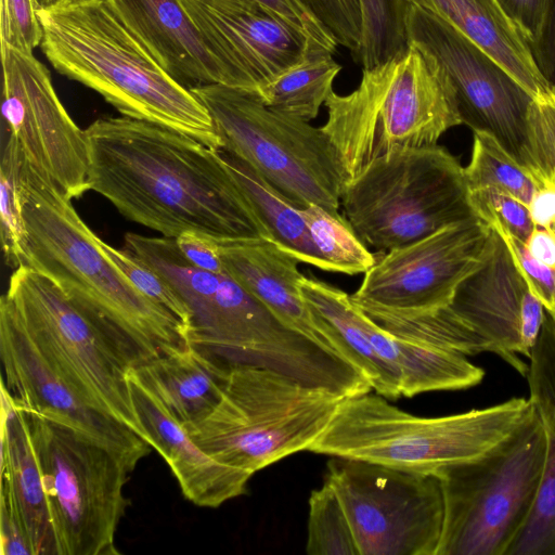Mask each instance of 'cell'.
Here are the masks:
<instances>
[{
    "instance_id": "1",
    "label": "cell",
    "mask_w": 555,
    "mask_h": 555,
    "mask_svg": "<svg viewBox=\"0 0 555 555\" xmlns=\"http://www.w3.org/2000/svg\"><path fill=\"white\" fill-rule=\"evenodd\" d=\"M86 130L89 190L125 218L176 238H271L218 150L151 121L126 116Z\"/></svg>"
},
{
    "instance_id": "2",
    "label": "cell",
    "mask_w": 555,
    "mask_h": 555,
    "mask_svg": "<svg viewBox=\"0 0 555 555\" xmlns=\"http://www.w3.org/2000/svg\"><path fill=\"white\" fill-rule=\"evenodd\" d=\"M125 247L182 299L191 317L190 343L228 366L268 369L339 396L359 386L360 373L343 357L287 327L227 272L188 262L175 238L127 233Z\"/></svg>"
},
{
    "instance_id": "3",
    "label": "cell",
    "mask_w": 555,
    "mask_h": 555,
    "mask_svg": "<svg viewBox=\"0 0 555 555\" xmlns=\"http://www.w3.org/2000/svg\"><path fill=\"white\" fill-rule=\"evenodd\" d=\"M22 203L27 266L131 348L142 363L190 343L181 323L143 296L72 204L26 163Z\"/></svg>"
},
{
    "instance_id": "4",
    "label": "cell",
    "mask_w": 555,
    "mask_h": 555,
    "mask_svg": "<svg viewBox=\"0 0 555 555\" xmlns=\"http://www.w3.org/2000/svg\"><path fill=\"white\" fill-rule=\"evenodd\" d=\"M37 15L43 29L40 48L57 73L98 92L122 116L220 150L207 108L158 65L106 0L38 10Z\"/></svg>"
},
{
    "instance_id": "5",
    "label": "cell",
    "mask_w": 555,
    "mask_h": 555,
    "mask_svg": "<svg viewBox=\"0 0 555 555\" xmlns=\"http://www.w3.org/2000/svg\"><path fill=\"white\" fill-rule=\"evenodd\" d=\"M533 413L530 398H512L489 408L423 417L369 391L344 398L308 451L435 474L485 455Z\"/></svg>"
},
{
    "instance_id": "6",
    "label": "cell",
    "mask_w": 555,
    "mask_h": 555,
    "mask_svg": "<svg viewBox=\"0 0 555 555\" xmlns=\"http://www.w3.org/2000/svg\"><path fill=\"white\" fill-rule=\"evenodd\" d=\"M321 126L348 181L392 151L437 144L462 125L454 90L444 73L416 48L385 64L363 69L357 89L333 91Z\"/></svg>"
},
{
    "instance_id": "7",
    "label": "cell",
    "mask_w": 555,
    "mask_h": 555,
    "mask_svg": "<svg viewBox=\"0 0 555 555\" xmlns=\"http://www.w3.org/2000/svg\"><path fill=\"white\" fill-rule=\"evenodd\" d=\"M343 399L268 369L232 366L217 406L184 428L212 459L254 475L308 451Z\"/></svg>"
},
{
    "instance_id": "8",
    "label": "cell",
    "mask_w": 555,
    "mask_h": 555,
    "mask_svg": "<svg viewBox=\"0 0 555 555\" xmlns=\"http://www.w3.org/2000/svg\"><path fill=\"white\" fill-rule=\"evenodd\" d=\"M546 456L534 410L485 455L436 472L444 501L437 555H505L533 508Z\"/></svg>"
},
{
    "instance_id": "9",
    "label": "cell",
    "mask_w": 555,
    "mask_h": 555,
    "mask_svg": "<svg viewBox=\"0 0 555 555\" xmlns=\"http://www.w3.org/2000/svg\"><path fill=\"white\" fill-rule=\"evenodd\" d=\"M340 204L358 236L379 254L477 217L464 167L438 144L377 157L346 183Z\"/></svg>"
},
{
    "instance_id": "10",
    "label": "cell",
    "mask_w": 555,
    "mask_h": 555,
    "mask_svg": "<svg viewBox=\"0 0 555 555\" xmlns=\"http://www.w3.org/2000/svg\"><path fill=\"white\" fill-rule=\"evenodd\" d=\"M190 90L207 108L220 150L243 159L296 206L339 214L348 178L322 127L271 109L255 91L221 83Z\"/></svg>"
},
{
    "instance_id": "11",
    "label": "cell",
    "mask_w": 555,
    "mask_h": 555,
    "mask_svg": "<svg viewBox=\"0 0 555 555\" xmlns=\"http://www.w3.org/2000/svg\"><path fill=\"white\" fill-rule=\"evenodd\" d=\"M5 294L29 336L66 382L94 409L147 442L128 380L130 370L142 363L140 357L51 279L27 266L14 269Z\"/></svg>"
},
{
    "instance_id": "12",
    "label": "cell",
    "mask_w": 555,
    "mask_h": 555,
    "mask_svg": "<svg viewBox=\"0 0 555 555\" xmlns=\"http://www.w3.org/2000/svg\"><path fill=\"white\" fill-rule=\"evenodd\" d=\"M42 470L57 555H116L130 505V470L109 450L46 415L25 411Z\"/></svg>"
},
{
    "instance_id": "13",
    "label": "cell",
    "mask_w": 555,
    "mask_h": 555,
    "mask_svg": "<svg viewBox=\"0 0 555 555\" xmlns=\"http://www.w3.org/2000/svg\"><path fill=\"white\" fill-rule=\"evenodd\" d=\"M332 457L324 481L345 508L359 555H437L444 501L436 474Z\"/></svg>"
},
{
    "instance_id": "14",
    "label": "cell",
    "mask_w": 555,
    "mask_h": 555,
    "mask_svg": "<svg viewBox=\"0 0 555 555\" xmlns=\"http://www.w3.org/2000/svg\"><path fill=\"white\" fill-rule=\"evenodd\" d=\"M409 46L433 60L450 81L462 124L485 131L521 164L528 111L535 99L498 61L441 16L405 5Z\"/></svg>"
},
{
    "instance_id": "15",
    "label": "cell",
    "mask_w": 555,
    "mask_h": 555,
    "mask_svg": "<svg viewBox=\"0 0 555 555\" xmlns=\"http://www.w3.org/2000/svg\"><path fill=\"white\" fill-rule=\"evenodd\" d=\"M2 128L28 166L69 199L89 191L86 130L72 119L33 52L1 43Z\"/></svg>"
},
{
    "instance_id": "16",
    "label": "cell",
    "mask_w": 555,
    "mask_h": 555,
    "mask_svg": "<svg viewBox=\"0 0 555 555\" xmlns=\"http://www.w3.org/2000/svg\"><path fill=\"white\" fill-rule=\"evenodd\" d=\"M490 231V225L474 217L380 253L351 300L401 313L447 307L460 283L481 262Z\"/></svg>"
},
{
    "instance_id": "17",
    "label": "cell",
    "mask_w": 555,
    "mask_h": 555,
    "mask_svg": "<svg viewBox=\"0 0 555 555\" xmlns=\"http://www.w3.org/2000/svg\"><path fill=\"white\" fill-rule=\"evenodd\" d=\"M491 228V227H490ZM465 337L472 356L492 352L527 376L545 321L544 307L530 292L501 235L491 228L481 262L457 286L444 307Z\"/></svg>"
},
{
    "instance_id": "18",
    "label": "cell",
    "mask_w": 555,
    "mask_h": 555,
    "mask_svg": "<svg viewBox=\"0 0 555 555\" xmlns=\"http://www.w3.org/2000/svg\"><path fill=\"white\" fill-rule=\"evenodd\" d=\"M1 385L14 403L63 423L106 448L132 472L153 449L130 428L90 405L56 371L24 327L4 293L0 299Z\"/></svg>"
},
{
    "instance_id": "19",
    "label": "cell",
    "mask_w": 555,
    "mask_h": 555,
    "mask_svg": "<svg viewBox=\"0 0 555 555\" xmlns=\"http://www.w3.org/2000/svg\"><path fill=\"white\" fill-rule=\"evenodd\" d=\"M231 74L234 88L257 92L314 53L309 39L249 0H181Z\"/></svg>"
},
{
    "instance_id": "20",
    "label": "cell",
    "mask_w": 555,
    "mask_h": 555,
    "mask_svg": "<svg viewBox=\"0 0 555 555\" xmlns=\"http://www.w3.org/2000/svg\"><path fill=\"white\" fill-rule=\"evenodd\" d=\"M158 65L186 88L221 83L234 87L181 0H106Z\"/></svg>"
},
{
    "instance_id": "21",
    "label": "cell",
    "mask_w": 555,
    "mask_h": 555,
    "mask_svg": "<svg viewBox=\"0 0 555 555\" xmlns=\"http://www.w3.org/2000/svg\"><path fill=\"white\" fill-rule=\"evenodd\" d=\"M128 380L146 440L166 461L186 500L216 508L246 492L251 474L224 465L201 449L132 369Z\"/></svg>"
},
{
    "instance_id": "22",
    "label": "cell",
    "mask_w": 555,
    "mask_h": 555,
    "mask_svg": "<svg viewBox=\"0 0 555 555\" xmlns=\"http://www.w3.org/2000/svg\"><path fill=\"white\" fill-rule=\"evenodd\" d=\"M217 243L229 275L287 327L337 353L319 330L300 292L304 274L296 257L269 238Z\"/></svg>"
},
{
    "instance_id": "23",
    "label": "cell",
    "mask_w": 555,
    "mask_h": 555,
    "mask_svg": "<svg viewBox=\"0 0 555 555\" xmlns=\"http://www.w3.org/2000/svg\"><path fill=\"white\" fill-rule=\"evenodd\" d=\"M20 520L35 555H57L47 489L28 420L1 385V495Z\"/></svg>"
},
{
    "instance_id": "24",
    "label": "cell",
    "mask_w": 555,
    "mask_h": 555,
    "mask_svg": "<svg viewBox=\"0 0 555 555\" xmlns=\"http://www.w3.org/2000/svg\"><path fill=\"white\" fill-rule=\"evenodd\" d=\"M230 366L189 343L134 367L133 374L183 426L193 425L219 403Z\"/></svg>"
},
{
    "instance_id": "25",
    "label": "cell",
    "mask_w": 555,
    "mask_h": 555,
    "mask_svg": "<svg viewBox=\"0 0 555 555\" xmlns=\"http://www.w3.org/2000/svg\"><path fill=\"white\" fill-rule=\"evenodd\" d=\"M530 400L547 436V456L533 508L505 555H555V330L542 326L529 359Z\"/></svg>"
},
{
    "instance_id": "26",
    "label": "cell",
    "mask_w": 555,
    "mask_h": 555,
    "mask_svg": "<svg viewBox=\"0 0 555 555\" xmlns=\"http://www.w3.org/2000/svg\"><path fill=\"white\" fill-rule=\"evenodd\" d=\"M300 292L313 319L333 349L357 369L378 395L402 396L398 372L376 351L366 332L363 312L343 289L311 275H302Z\"/></svg>"
},
{
    "instance_id": "27",
    "label": "cell",
    "mask_w": 555,
    "mask_h": 555,
    "mask_svg": "<svg viewBox=\"0 0 555 555\" xmlns=\"http://www.w3.org/2000/svg\"><path fill=\"white\" fill-rule=\"evenodd\" d=\"M449 22L498 61L534 98L552 96L526 40L496 0H401Z\"/></svg>"
},
{
    "instance_id": "28",
    "label": "cell",
    "mask_w": 555,
    "mask_h": 555,
    "mask_svg": "<svg viewBox=\"0 0 555 555\" xmlns=\"http://www.w3.org/2000/svg\"><path fill=\"white\" fill-rule=\"evenodd\" d=\"M363 320L376 351L398 372L404 397L469 388L485 376V371L468 361L465 354L392 335L364 312Z\"/></svg>"
},
{
    "instance_id": "29",
    "label": "cell",
    "mask_w": 555,
    "mask_h": 555,
    "mask_svg": "<svg viewBox=\"0 0 555 555\" xmlns=\"http://www.w3.org/2000/svg\"><path fill=\"white\" fill-rule=\"evenodd\" d=\"M218 151L249 198L272 241L300 262L328 271L311 240L300 207L243 159L228 151Z\"/></svg>"
},
{
    "instance_id": "30",
    "label": "cell",
    "mask_w": 555,
    "mask_h": 555,
    "mask_svg": "<svg viewBox=\"0 0 555 555\" xmlns=\"http://www.w3.org/2000/svg\"><path fill=\"white\" fill-rule=\"evenodd\" d=\"M340 69L341 65L333 54L309 53L302 62L276 76L257 93L271 109L311 121L334 91L333 82Z\"/></svg>"
},
{
    "instance_id": "31",
    "label": "cell",
    "mask_w": 555,
    "mask_h": 555,
    "mask_svg": "<svg viewBox=\"0 0 555 555\" xmlns=\"http://www.w3.org/2000/svg\"><path fill=\"white\" fill-rule=\"evenodd\" d=\"M473 132L472 157L464 168L468 190L496 189L528 205L542 183L495 137L479 130Z\"/></svg>"
},
{
    "instance_id": "32",
    "label": "cell",
    "mask_w": 555,
    "mask_h": 555,
    "mask_svg": "<svg viewBox=\"0 0 555 555\" xmlns=\"http://www.w3.org/2000/svg\"><path fill=\"white\" fill-rule=\"evenodd\" d=\"M300 209L328 272L357 275L365 273L375 263V254L370 251L344 216L315 204Z\"/></svg>"
},
{
    "instance_id": "33",
    "label": "cell",
    "mask_w": 555,
    "mask_h": 555,
    "mask_svg": "<svg viewBox=\"0 0 555 555\" xmlns=\"http://www.w3.org/2000/svg\"><path fill=\"white\" fill-rule=\"evenodd\" d=\"M361 42L353 59L372 69L401 56L409 49L405 5L401 0H359Z\"/></svg>"
},
{
    "instance_id": "34",
    "label": "cell",
    "mask_w": 555,
    "mask_h": 555,
    "mask_svg": "<svg viewBox=\"0 0 555 555\" xmlns=\"http://www.w3.org/2000/svg\"><path fill=\"white\" fill-rule=\"evenodd\" d=\"M25 156L16 141L3 132L0 158L1 244L8 266L24 262L25 224L22 203V173Z\"/></svg>"
},
{
    "instance_id": "35",
    "label": "cell",
    "mask_w": 555,
    "mask_h": 555,
    "mask_svg": "<svg viewBox=\"0 0 555 555\" xmlns=\"http://www.w3.org/2000/svg\"><path fill=\"white\" fill-rule=\"evenodd\" d=\"M306 552L309 555H359L345 508L326 481L309 498Z\"/></svg>"
},
{
    "instance_id": "36",
    "label": "cell",
    "mask_w": 555,
    "mask_h": 555,
    "mask_svg": "<svg viewBox=\"0 0 555 555\" xmlns=\"http://www.w3.org/2000/svg\"><path fill=\"white\" fill-rule=\"evenodd\" d=\"M102 246L108 257L129 279L132 285L143 296L176 318L184 327L190 338V312L167 281L128 248L118 249L104 241H102Z\"/></svg>"
},
{
    "instance_id": "37",
    "label": "cell",
    "mask_w": 555,
    "mask_h": 555,
    "mask_svg": "<svg viewBox=\"0 0 555 555\" xmlns=\"http://www.w3.org/2000/svg\"><path fill=\"white\" fill-rule=\"evenodd\" d=\"M524 165L541 182L555 184V99L535 98L528 111Z\"/></svg>"
},
{
    "instance_id": "38",
    "label": "cell",
    "mask_w": 555,
    "mask_h": 555,
    "mask_svg": "<svg viewBox=\"0 0 555 555\" xmlns=\"http://www.w3.org/2000/svg\"><path fill=\"white\" fill-rule=\"evenodd\" d=\"M469 202L479 219L524 243L535 228L528 205L503 191L491 188L469 191Z\"/></svg>"
},
{
    "instance_id": "39",
    "label": "cell",
    "mask_w": 555,
    "mask_h": 555,
    "mask_svg": "<svg viewBox=\"0 0 555 555\" xmlns=\"http://www.w3.org/2000/svg\"><path fill=\"white\" fill-rule=\"evenodd\" d=\"M328 29L338 46L356 57L361 42V8L359 0H301Z\"/></svg>"
},
{
    "instance_id": "40",
    "label": "cell",
    "mask_w": 555,
    "mask_h": 555,
    "mask_svg": "<svg viewBox=\"0 0 555 555\" xmlns=\"http://www.w3.org/2000/svg\"><path fill=\"white\" fill-rule=\"evenodd\" d=\"M1 43L33 52L43 38L34 0H1Z\"/></svg>"
},
{
    "instance_id": "41",
    "label": "cell",
    "mask_w": 555,
    "mask_h": 555,
    "mask_svg": "<svg viewBox=\"0 0 555 555\" xmlns=\"http://www.w3.org/2000/svg\"><path fill=\"white\" fill-rule=\"evenodd\" d=\"M305 35L314 52L334 54L337 42L301 0H249Z\"/></svg>"
},
{
    "instance_id": "42",
    "label": "cell",
    "mask_w": 555,
    "mask_h": 555,
    "mask_svg": "<svg viewBox=\"0 0 555 555\" xmlns=\"http://www.w3.org/2000/svg\"><path fill=\"white\" fill-rule=\"evenodd\" d=\"M496 232L506 243L530 292L541 301L550 318H553L555 315V271L531 256L524 242L507 233Z\"/></svg>"
},
{
    "instance_id": "43",
    "label": "cell",
    "mask_w": 555,
    "mask_h": 555,
    "mask_svg": "<svg viewBox=\"0 0 555 555\" xmlns=\"http://www.w3.org/2000/svg\"><path fill=\"white\" fill-rule=\"evenodd\" d=\"M504 14L517 28L529 48L542 30L547 0H496Z\"/></svg>"
},
{
    "instance_id": "44",
    "label": "cell",
    "mask_w": 555,
    "mask_h": 555,
    "mask_svg": "<svg viewBox=\"0 0 555 555\" xmlns=\"http://www.w3.org/2000/svg\"><path fill=\"white\" fill-rule=\"evenodd\" d=\"M176 245L183 258L202 270L225 273L218 243L195 232H184L175 238Z\"/></svg>"
},
{
    "instance_id": "45",
    "label": "cell",
    "mask_w": 555,
    "mask_h": 555,
    "mask_svg": "<svg viewBox=\"0 0 555 555\" xmlns=\"http://www.w3.org/2000/svg\"><path fill=\"white\" fill-rule=\"evenodd\" d=\"M530 51L541 74L555 81V0H547L541 34Z\"/></svg>"
},
{
    "instance_id": "46",
    "label": "cell",
    "mask_w": 555,
    "mask_h": 555,
    "mask_svg": "<svg viewBox=\"0 0 555 555\" xmlns=\"http://www.w3.org/2000/svg\"><path fill=\"white\" fill-rule=\"evenodd\" d=\"M1 555H35L29 537L20 520L0 503Z\"/></svg>"
},
{
    "instance_id": "47",
    "label": "cell",
    "mask_w": 555,
    "mask_h": 555,
    "mask_svg": "<svg viewBox=\"0 0 555 555\" xmlns=\"http://www.w3.org/2000/svg\"><path fill=\"white\" fill-rule=\"evenodd\" d=\"M535 227L555 228V184L544 182L528 204Z\"/></svg>"
},
{
    "instance_id": "48",
    "label": "cell",
    "mask_w": 555,
    "mask_h": 555,
    "mask_svg": "<svg viewBox=\"0 0 555 555\" xmlns=\"http://www.w3.org/2000/svg\"><path fill=\"white\" fill-rule=\"evenodd\" d=\"M525 245L531 256L555 271V228L535 227Z\"/></svg>"
},
{
    "instance_id": "49",
    "label": "cell",
    "mask_w": 555,
    "mask_h": 555,
    "mask_svg": "<svg viewBox=\"0 0 555 555\" xmlns=\"http://www.w3.org/2000/svg\"><path fill=\"white\" fill-rule=\"evenodd\" d=\"M37 11L90 3L98 0H34Z\"/></svg>"
},
{
    "instance_id": "50",
    "label": "cell",
    "mask_w": 555,
    "mask_h": 555,
    "mask_svg": "<svg viewBox=\"0 0 555 555\" xmlns=\"http://www.w3.org/2000/svg\"><path fill=\"white\" fill-rule=\"evenodd\" d=\"M551 90H552V95L555 99V81L552 83Z\"/></svg>"
},
{
    "instance_id": "51",
    "label": "cell",
    "mask_w": 555,
    "mask_h": 555,
    "mask_svg": "<svg viewBox=\"0 0 555 555\" xmlns=\"http://www.w3.org/2000/svg\"><path fill=\"white\" fill-rule=\"evenodd\" d=\"M551 321H552L554 330H555V315L553 318H551Z\"/></svg>"
}]
</instances>
